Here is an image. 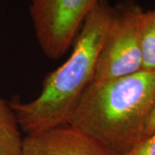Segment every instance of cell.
Returning <instances> with one entry per match:
<instances>
[{
    "label": "cell",
    "mask_w": 155,
    "mask_h": 155,
    "mask_svg": "<svg viewBox=\"0 0 155 155\" xmlns=\"http://www.w3.org/2000/svg\"><path fill=\"white\" fill-rule=\"evenodd\" d=\"M155 104V71L140 70L105 80H92L67 117L116 155H129L141 141Z\"/></svg>",
    "instance_id": "1"
},
{
    "label": "cell",
    "mask_w": 155,
    "mask_h": 155,
    "mask_svg": "<svg viewBox=\"0 0 155 155\" xmlns=\"http://www.w3.org/2000/svg\"><path fill=\"white\" fill-rule=\"evenodd\" d=\"M113 6L104 0L84 20L71 55L48 73L36 97L13 99L10 105L26 134L67 123V117L93 80L97 57L110 21Z\"/></svg>",
    "instance_id": "2"
},
{
    "label": "cell",
    "mask_w": 155,
    "mask_h": 155,
    "mask_svg": "<svg viewBox=\"0 0 155 155\" xmlns=\"http://www.w3.org/2000/svg\"><path fill=\"white\" fill-rule=\"evenodd\" d=\"M147 11L134 0L113 6L97 57L93 80L122 77L141 70L140 42Z\"/></svg>",
    "instance_id": "3"
},
{
    "label": "cell",
    "mask_w": 155,
    "mask_h": 155,
    "mask_svg": "<svg viewBox=\"0 0 155 155\" xmlns=\"http://www.w3.org/2000/svg\"><path fill=\"white\" fill-rule=\"evenodd\" d=\"M104 0H32L35 36L48 58L60 59L70 48L89 14Z\"/></svg>",
    "instance_id": "4"
},
{
    "label": "cell",
    "mask_w": 155,
    "mask_h": 155,
    "mask_svg": "<svg viewBox=\"0 0 155 155\" xmlns=\"http://www.w3.org/2000/svg\"><path fill=\"white\" fill-rule=\"evenodd\" d=\"M22 155H116L98 140L68 123L26 134Z\"/></svg>",
    "instance_id": "5"
},
{
    "label": "cell",
    "mask_w": 155,
    "mask_h": 155,
    "mask_svg": "<svg viewBox=\"0 0 155 155\" xmlns=\"http://www.w3.org/2000/svg\"><path fill=\"white\" fill-rule=\"evenodd\" d=\"M23 137L15 112L0 97V155H22Z\"/></svg>",
    "instance_id": "6"
},
{
    "label": "cell",
    "mask_w": 155,
    "mask_h": 155,
    "mask_svg": "<svg viewBox=\"0 0 155 155\" xmlns=\"http://www.w3.org/2000/svg\"><path fill=\"white\" fill-rule=\"evenodd\" d=\"M141 70L155 71V25L151 11H147V18L144 25L141 42Z\"/></svg>",
    "instance_id": "7"
},
{
    "label": "cell",
    "mask_w": 155,
    "mask_h": 155,
    "mask_svg": "<svg viewBox=\"0 0 155 155\" xmlns=\"http://www.w3.org/2000/svg\"><path fill=\"white\" fill-rule=\"evenodd\" d=\"M129 155H155V134L139 144Z\"/></svg>",
    "instance_id": "8"
},
{
    "label": "cell",
    "mask_w": 155,
    "mask_h": 155,
    "mask_svg": "<svg viewBox=\"0 0 155 155\" xmlns=\"http://www.w3.org/2000/svg\"><path fill=\"white\" fill-rule=\"evenodd\" d=\"M153 134H155V104L153 107L152 110L150 112L149 116H148L147 121H146L144 128H143V132H142V135H141L140 143L142 141H144L145 140L149 138L150 136H152Z\"/></svg>",
    "instance_id": "9"
},
{
    "label": "cell",
    "mask_w": 155,
    "mask_h": 155,
    "mask_svg": "<svg viewBox=\"0 0 155 155\" xmlns=\"http://www.w3.org/2000/svg\"><path fill=\"white\" fill-rule=\"evenodd\" d=\"M151 17H152V20H153V22L154 23V25H155V11H151Z\"/></svg>",
    "instance_id": "10"
}]
</instances>
